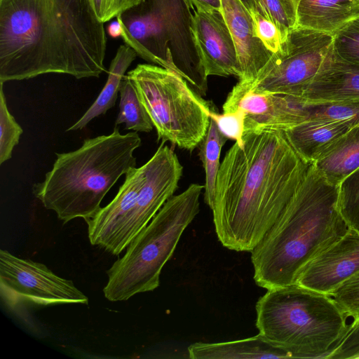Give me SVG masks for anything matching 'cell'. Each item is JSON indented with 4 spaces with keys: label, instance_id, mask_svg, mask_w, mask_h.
<instances>
[{
    "label": "cell",
    "instance_id": "20",
    "mask_svg": "<svg viewBox=\"0 0 359 359\" xmlns=\"http://www.w3.org/2000/svg\"><path fill=\"white\" fill-rule=\"evenodd\" d=\"M313 164L328 182L339 185L359 168V124L330 146Z\"/></svg>",
    "mask_w": 359,
    "mask_h": 359
},
{
    "label": "cell",
    "instance_id": "2",
    "mask_svg": "<svg viewBox=\"0 0 359 359\" xmlns=\"http://www.w3.org/2000/svg\"><path fill=\"white\" fill-rule=\"evenodd\" d=\"M107 43L91 0H0V83L99 77Z\"/></svg>",
    "mask_w": 359,
    "mask_h": 359
},
{
    "label": "cell",
    "instance_id": "30",
    "mask_svg": "<svg viewBox=\"0 0 359 359\" xmlns=\"http://www.w3.org/2000/svg\"><path fill=\"white\" fill-rule=\"evenodd\" d=\"M349 316L359 314V273L339 285L330 295Z\"/></svg>",
    "mask_w": 359,
    "mask_h": 359
},
{
    "label": "cell",
    "instance_id": "8",
    "mask_svg": "<svg viewBox=\"0 0 359 359\" xmlns=\"http://www.w3.org/2000/svg\"><path fill=\"white\" fill-rule=\"evenodd\" d=\"M191 10L188 0H144L116 20L121 36L138 56L175 71L205 95L208 77L193 39Z\"/></svg>",
    "mask_w": 359,
    "mask_h": 359
},
{
    "label": "cell",
    "instance_id": "16",
    "mask_svg": "<svg viewBox=\"0 0 359 359\" xmlns=\"http://www.w3.org/2000/svg\"><path fill=\"white\" fill-rule=\"evenodd\" d=\"M296 97L307 103L359 101V65L334 52L329 64Z\"/></svg>",
    "mask_w": 359,
    "mask_h": 359
},
{
    "label": "cell",
    "instance_id": "21",
    "mask_svg": "<svg viewBox=\"0 0 359 359\" xmlns=\"http://www.w3.org/2000/svg\"><path fill=\"white\" fill-rule=\"evenodd\" d=\"M137 55L135 51L126 43L118 48L109 65L107 82L100 93L83 115L67 131L84 128L93 118L105 114L115 105L122 80Z\"/></svg>",
    "mask_w": 359,
    "mask_h": 359
},
{
    "label": "cell",
    "instance_id": "12",
    "mask_svg": "<svg viewBox=\"0 0 359 359\" xmlns=\"http://www.w3.org/2000/svg\"><path fill=\"white\" fill-rule=\"evenodd\" d=\"M236 108L241 109L245 114V133L285 130L305 121L304 104L297 97L257 92L248 83L241 81L227 95L223 111Z\"/></svg>",
    "mask_w": 359,
    "mask_h": 359
},
{
    "label": "cell",
    "instance_id": "19",
    "mask_svg": "<svg viewBox=\"0 0 359 359\" xmlns=\"http://www.w3.org/2000/svg\"><path fill=\"white\" fill-rule=\"evenodd\" d=\"M191 359L291 358L284 350L271 344L260 334L224 342H196L188 347Z\"/></svg>",
    "mask_w": 359,
    "mask_h": 359
},
{
    "label": "cell",
    "instance_id": "13",
    "mask_svg": "<svg viewBox=\"0 0 359 359\" xmlns=\"http://www.w3.org/2000/svg\"><path fill=\"white\" fill-rule=\"evenodd\" d=\"M192 34L206 76L241 77L236 46L221 11L194 10Z\"/></svg>",
    "mask_w": 359,
    "mask_h": 359
},
{
    "label": "cell",
    "instance_id": "17",
    "mask_svg": "<svg viewBox=\"0 0 359 359\" xmlns=\"http://www.w3.org/2000/svg\"><path fill=\"white\" fill-rule=\"evenodd\" d=\"M359 123L353 121L310 119L284 130L296 152L313 163L330 146Z\"/></svg>",
    "mask_w": 359,
    "mask_h": 359
},
{
    "label": "cell",
    "instance_id": "23",
    "mask_svg": "<svg viewBox=\"0 0 359 359\" xmlns=\"http://www.w3.org/2000/svg\"><path fill=\"white\" fill-rule=\"evenodd\" d=\"M118 93L119 112L115 121V126L125 123L126 130L151 132L154 125L140 99L135 85L127 75L122 80Z\"/></svg>",
    "mask_w": 359,
    "mask_h": 359
},
{
    "label": "cell",
    "instance_id": "24",
    "mask_svg": "<svg viewBox=\"0 0 359 359\" xmlns=\"http://www.w3.org/2000/svg\"><path fill=\"white\" fill-rule=\"evenodd\" d=\"M249 12L259 38L274 55L281 53L284 41L262 0H241Z\"/></svg>",
    "mask_w": 359,
    "mask_h": 359
},
{
    "label": "cell",
    "instance_id": "32",
    "mask_svg": "<svg viewBox=\"0 0 359 359\" xmlns=\"http://www.w3.org/2000/svg\"><path fill=\"white\" fill-rule=\"evenodd\" d=\"M144 0H91L98 18L107 22Z\"/></svg>",
    "mask_w": 359,
    "mask_h": 359
},
{
    "label": "cell",
    "instance_id": "7",
    "mask_svg": "<svg viewBox=\"0 0 359 359\" xmlns=\"http://www.w3.org/2000/svg\"><path fill=\"white\" fill-rule=\"evenodd\" d=\"M203 185L191 184L171 196L149 223L131 241L124 255L107 271L103 293L111 302L154 290L161 270L172 255L185 229L200 210Z\"/></svg>",
    "mask_w": 359,
    "mask_h": 359
},
{
    "label": "cell",
    "instance_id": "29",
    "mask_svg": "<svg viewBox=\"0 0 359 359\" xmlns=\"http://www.w3.org/2000/svg\"><path fill=\"white\" fill-rule=\"evenodd\" d=\"M208 114L210 118L216 123L224 136L235 140L239 145L243 144L245 114L241 109L236 108L231 111L219 114L210 109Z\"/></svg>",
    "mask_w": 359,
    "mask_h": 359
},
{
    "label": "cell",
    "instance_id": "31",
    "mask_svg": "<svg viewBox=\"0 0 359 359\" xmlns=\"http://www.w3.org/2000/svg\"><path fill=\"white\" fill-rule=\"evenodd\" d=\"M359 358V314L353 318L346 333L326 359Z\"/></svg>",
    "mask_w": 359,
    "mask_h": 359
},
{
    "label": "cell",
    "instance_id": "26",
    "mask_svg": "<svg viewBox=\"0 0 359 359\" xmlns=\"http://www.w3.org/2000/svg\"><path fill=\"white\" fill-rule=\"evenodd\" d=\"M338 203L349 228L359 233V168L339 184Z\"/></svg>",
    "mask_w": 359,
    "mask_h": 359
},
{
    "label": "cell",
    "instance_id": "35",
    "mask_svg": "<svg viewBox=\"0 0 359 359\" xmlns=\"http://www.w3.org/2000/svg\"><path fill=\"white\" fill-rule=\"evenodd\" d=\"M107 32L112 37L121 36V25L117 20L108 25Z\"/></svg>",
    "mask_w": 359,
    "mask_h": 359
},
{
    "label": "cell",
    "instance_id": "6",
    "mask_svg": "<svg viewBox=\"0 0 359 359\" xmlns=\"http://www.w3.org/2000/svg\"><path fill=\"white\" fill-rule=\"evenodd\" d=\"M182 172L177 154L161 142L146 163L125 175L114 199L86 221L90 243L119 255L173 196Z\"/></svg>",
    "mask_w": 359,
    "mask_h": 359
},
{
    "label": "cell",
    "instance_id": "14",
    "mask_svg": "<svg viewBox=\"0 0 359 359\" xmlns=\"http://www.w3.org/2000/svg\"><path fill=\"white\" fill-rule=\"evenodd\" d=\"M359 273V233L349 228L301 271L295 284L330 295L339 285Z\"/></svg>",
    "mask_w": 359,
    "mask_h": 359
},
{
    "label": "cell",
    "instance_id": "9",
    "mask_svg": "<svg viewBox=\"0 0 359 359\" xmlns=\"http://www.w3.org/2000/svg\"><path fill=\"white\" fill-rule=\"evenodd\" d=\"M156 128L157 141L170 142L192 151L204 137L209 124V104L173 70L139 64L126 74Z\"/></svg>",
    "mask_w": 359,
    "mask_h": 359
},
{
    "label": "cell",
    "instance_id": "18",
    "mask_svg": "<svg viewBox=\"0 0 359 359\" xmlns=\"http://www.w3.org/2000/svg\"><path fill=\"white\" fill-rule=\"evenodd\" d=\"M358 17L359 0H300L294 27L334 34Z\"/></svg>",
    "mask_w": 359,
    "mask_h": 359
},
{
    "label": "cell",
    "instance_id": "34",
    "mask_svg": "<svg viewBox=\"0 0 359 359\" xmlns=\"http://www.w3.org/2000/svg\"><path fill=\"white\" fill-rule=\"evenodd\" d=\"M299 1L300 0H282L294 26L296 10Z\"/></svg>",
    "mask_w": 359,
    "mask_h": 359
},
{
    "label": "cell",
    "instance_id": "1",
    "mask_svg": "<svg viewBox=\"0 0 359 359\" xmlns=\"http://www.w3.org/2000/svg\"><path fill=\"white\" fill-rule=\"evenodd\" d=\"M311 163L284 130L245 133L226 152L217 174L212 211L224 247L251 252L285 210Z\"/></svg>",
    "mask_w": 359,
    "mask_h": 359
},
{
    "label": "cell",
    "instance_id": "11",
    "mask_svg": "<svg viewBox=\"0 0 359 359\" xmlns=\"http://www.w3.org/2000/svg\"><path fill=\"white\" fill-rule=\"evenodd\" d=\"M0 295L11 311L22 315L34 307L88 304V298L71 280L45 264L0 250Z\"/></svg>",
    "mask_w": 359,
    "mask_h": 359
},
{
    "label": "cell",
    "instance_id": "5",
    "mask_svg": "<svg viewBox=\"0 0 359 359\" xmlns=\"http://www.w3.org/2000/svg\"><path fill=\"white\" fill-rule=\"evenodd\" d=\"M256 313L259 334L291 358H326L352 323L330 296L297 284L267 290Z\"/></svg>",
    "mask_w": 359,
    "mask_h": 359
},
{
    "label": "cell",
    "instance_id": "15",
    "mask_svg": "<svg viewBox=\"0 0 359 359\" xmlns=\"http://www.w3.org/2000/svg\"><path fill=\"white\" fill-rule=\"evenodd\" d=\"M221 12L236 46L241 69L238 81L252 83L273 55L259 38L253 20L241 0H221Z\"/></svg>",
    "mask_w": 359,
    "mask_h": 359
},
{
    "label": "cell",
    "instance_id": "33",
    "mask_svg": "<svg viewBox=\"0 0 359 359\" xmlns=\"http://www.w3.org/2000/svg\"><path fill=\"white\" fill-rule=\"evenodd\" d=\"M194 10L221 11V0H188Z\"/></svg>",
    "mask_w": 359,
    "mask_h": 359
},
{
    "label": "cell",
    "instance_id": "4",
    "mask_svg": "<svg viewBox=\"0 0 359 359\" xmlns=\"http://www.w3.org/2000/svg\"><path fill=\"white\" fill-rule=\"evenodd\" d=\"M141 144L137 132L123 135L117 126L108 135L87 138L76 150L56 153L52 169L33 185L32 193L64 224L86 221L118 180L135 168L133 154Z\"/></svg>",
    "mask_w": 359,
    "mask_h": 359
},
{
    "label": "cell",
    "instance_id": "28",
    "mask_svg": "<svg viewBox=\"0 0 359 359\" xmlns=\"http://www.w3.org/2000/svg\"><path fill=\"white\" fill-rule=\"evenodd\" d=\"M334 52L341 60L359 65V17L333 34Z\"/></svg>",
    "mask_w": 359,
    "mask_h": 359
},
{
    "label": "cell",
    "instance_id": "10",
    "mask_svg": "<svg viewBox=\"0 0 359 359\" xmlns=\"http://www.w3.org/2000/svg\"><path fill=\"white\" fill-rule=\"evenodd\" d=\"M334 56L333 34L294 27L252 83L257 92L298 97Z\"/></svg>",
    "mask_w": 359,
    "mask_h": 359
},
{
    "label": "cell",
    "instance_id": "3",
    "mask_svg": "<svg viewBox=\"0 0 359 359\" xmlns=\"http://www.w3.org/2000/svg\"><path fill=\"white\" fill-rule=\"evenodd\" d=\"M338 202L339 185L311 163L285 210L250 252L258 286L269 290L295 284L310 261L347 233Z\"/></svg>",
    "mask_w": 359,
    "mask_h": 359
},
{
    "label": "cell",
    "instance_id": "27",
    "mask_svg": "<svg viewBox=\"0 0 359 359\" xmlns=\"http://www.w3.org/2000/svg\"><path fill=\"white\" fill-rule=\"evenodd\" d=\"M0 83V164L12 157L14 147L23 133L21 126L9 112L6 96Z\"/></svg>",
    "mask_w": 359,
    "mask_h": 359
},
{
    "label": "cell",
    "instance_id": "22",
    "mask_svg": "<svg viewBox=\"0 0 359 359\" xmlns=\"http://www.w3.org/2000/svg\"><path fill=\"white\" fill-rule=\"evenodd\" d=\"M227 140L216 123L210 118L208 130L198 146V156L205 175L204 201L211 210L214 205L216 181L221 165L220 154Z\"/></svg>",
    "mask_w": 359,
    "mask_h": 359
},
{
    "label": "cell",
    "instance_id": "25",
    "mask_svg": "<svg viewBox=\"0 0 359 359\" xmlns=\"http://www.w3.org/2000/svg\"><path fill=\"white\" fill-rule=\"evenodd\" d=\"M305 121L329 119L353 121L359 123V101L307 103L304 102Z\"/></svg>",
    "mask_w": 359,
    "mask_h": 359
}]
</instances>
